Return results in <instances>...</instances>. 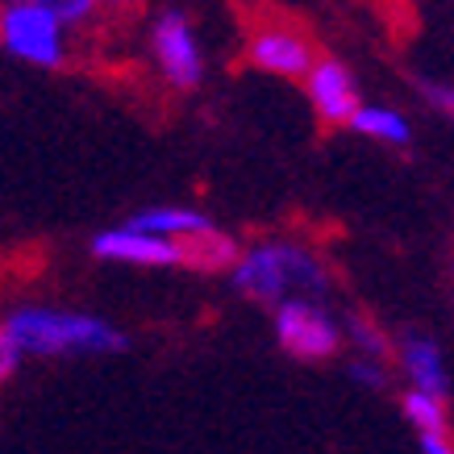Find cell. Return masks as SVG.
Listing matches in <instances>:
<instances>
[{
    "instance_id": "7a4b0ae2",
    "label": "cell",
    "mask_w": 454,
    "mask_h": 454,
    "mask_svg": "<svg viewBox=\"0 0 454 454\" xmlns=\"http://www.w3.org/2000/svg\"><path fill=\"white\" fill-rule=\"evenodd\" d=\"M0 330L26 358H100L125 350V338L109 317L67 309V304L21 301L0 313Z\"/></svg>"
},
{
    "instance_id": "5bb4252c",
    "label": "cell",
    "mask_w": 454,
    "mask_h": 454,
    "mask_svg": "<svg viewBox=\"0 0 454 454\" xmlns=\"http://www.w3.org/2000/svg\"><path fill=\"white\" fill-rule=\"evenodd\" d=\"M417 97L426 100L434 113H446V117H450L454 92H450V83H446V80H429V75H421V80H417Z\"/></svg>"
},
{
    "instance_id": "8992f818",
    "label": "cell",
    "mask_w": 454,
    "mask_h": 454,
    "mask_svg": "<svg viewBox=\"0 0 454 454\" xmlns=\"http://www.w3.org/2000/svg\"><path fill=\"white\" fill-rule=\"evenodd\" d=\"M92 254L100 262H117V267H138V271H171V267H188V250L167 242L159 234H146L125 217L117 225H105L92 234Z\"/></svg>"
},
{
    "instance_id": "7c38bea8",
    "label": "cell",
    "mask_w": 454,
    "mask_h": 454,
    "mask_svg": "<svg viewBox=\"0 0 454 454\" xmlns=\"http://www.w3.org/2000/svg\"><path fill=\"white\" fill-rule=\"evenodd\" d=\"M400 413L417 429V438H421V434H450V396L404 387V392H400Z\"/></svg>"
},
{
    "instance_id": "9a60e30c",
    "label": "cell",
    "mask_w": 454,
    "mask_h": 454,
    "mask_svg": "<svg viewBox=\"0 0 454 454\" xmlns=\"http://www.w3.org/2000/svg\"><path fill=\"white\" fill-rule=\"evenodd\" d=\"M350 375L363 387H384L392 380V363H372V358H350Z\"/></svg>"
},
{
    "instance_id": "8fae6325",
    "label": "cell",
    "mask_w": 454,
    "mask_h": 454,
    "mask_svg": "<svg viewBox=\"0 0 454 454\" xmlns=\"http://www.w3.org/2000/svg\"><path fill=\"white\" fill-rule=\"evenodd\" d=\"M342 350L350 358H372V363H392V333L367 313L342 317Z\"/></svg>"
},
{
    "instance_id": "3957f363",
    "label": "cell",
    "mask_w": 454,
    "mask_h": 454,
    "mask_svg": "<svg viewBox=\"0 0 454 454\" xmlns=\"http://www.w3.org/2000/svg\"><path fill=\"white\" fill-rule=\"evenodd\" d=\"M0 55L34 71H63L75 59V29L34 0H0Z\"/></svg>"
},
{
    "instance_id": "ba28073f",
    "label": "cell",
    "mask_w": 454,
    "mask_h": 454,
    "mask_svg": "<svg viewBox=\"0 0 454 454\" xmlns=\"http://www.w3.org/2000/svg\"><path fill=\"white\" fill-rule=\"evenodd\" d=\"M301 88H304V100H309L313 117L321 125H330V129H346L355 109L363 105L355 71L333 55H317L313 67L301 75Z\"/></svg>"
},
{
    "instance_id": "5b68a950",
    "label": "cell",
    "mask_w": 454,
    "mask_h": 454,
    "mask_svg": "<svg viewBox=\"0 0 454 454\" xmlns=\"http://www.w3.org/2000/svg\"><path fill=\"white\" fill-rule=\"evenodd\" d=\"M146 46H151V63L163 75L167 88L176 92H196L205 83L208 59H205V42L196 34V26L184 13L167 9L151 21L146 29Z\"/></svg>"
},
{
    "instance_id": "30bf717a",
    "label": "cell",
    "mask_w": 454,
    "mask_h": 454,
    "mask_svg": "<svg viewBox=\"0 0 454 454\" xmlns=\"http://www.w3.org/2000/svg\"><path fill=\"white\" fill-rule=\"evenodd\" d=\"M346 129H355L358 138L375 142V146H384V151H409V146H413V121H409V113H400L396 105H367V100H363Z\"/></svg>"
},
{
    "instance_id": "277c9868",
    "label": "cell",
    "mask_w": 454,
    "mask_h": 454,
    "mask_svg": "<svg viewBox=\"0 0 454 454\" xmlns=\"http://www.w3.org/2000/svg\"><path fill=\"white\" fill-rule=\"evenodd\" d=\"M271 333L296 363H330L342 355V317L330 301H284L271 309Z\"/></svg>"
},
{
    "instance_id": "9c48e42d",
    "label": "cell",
    "mask_w": 454,
    "mask_h": 454,
    "mask_svg": "<svg viewBox=\"0 0 454 454\" xmlns=\"http://www.w3.org/2000/svg\"><path fill=\"white\" fill-rule=\"evenodd\" d=\"M392 375L413 392L450 396V358L446 346L426 330H404L392 338Z\"/></svg>"
},
{
    "instance_id": "e0dca14e",
    "label": "cell",
    "mask_w": 454,
    "mask_h": 454,
    "mask_svg": "<svg viewBox=\"0 0 454 454\" xmlns=\"http://www.w3.org/2000/svg\"><path fill=\"white\" fill-rule=\"evenodd\" d=\"M421 454H454L450 434H421Z\"/></svg>"
},
{
    "instance_id": "6da1fadb",
    "label": "cell",
    "mask_w": 454,
    "mask_h": 454,
    "mask_svg": "<svg viewBox=\"0 0 454 454\" xmlns=\"http://www.w3.org/2000/svg\"><path fill=\"white\" fill-rule=\"evenodd\" d=\"M230 284L238 296L262 309H276L284 301H330L333 262L309 238L267 234L238 247L230 262Z\"/></svg>"
},
{
    "instance_id": "2e32d148",
    "label": "cell",
    "mask_w": 454,
    "mask_h": 454,
    "mask_svg": "<svg viewBox=\"0 0 454 454\" xmlns=\"http://www.w3.org/2000/svg\"><path fill=\"white\" fill-rule=\"evenodd\" d=\"M17 367H21V355L13 350V342L4 338V330H0V384H9L17 375Z\"/></svg>"
},
{
    "instance_id": "4fadbf2b",
    "label": "cell",
    "mask_w": 454,
    "mask_h": 454,
    "mask_svg": "<svg viewBox=\"0 0 454 454\" xmlns=\"http://www.w3.org/2000/svg\"><path fill=\"white\" fill-rule=\"evenodd\" d=\"M46 13H55L67 29H88L105 17V0H34Z\"/></svg>"
},
{
    "instance_id": "52a82bcc",
    "label": "cell",
    "mask_w": 454,
    "mask_h": 454,
    "mask_svg": "<svg viewBox=\"0 0 454 454\" xmlns=\"http://www.w3.org/2000/svg\"><path fill=\"white\" fill-rule=\"evenodd\" d=\"M313 42L309 34L288 21H259V26H250L247 34V63L262 75H276V80H301L304 71L313 67Z\"/></svg>"
}]
</instances>
